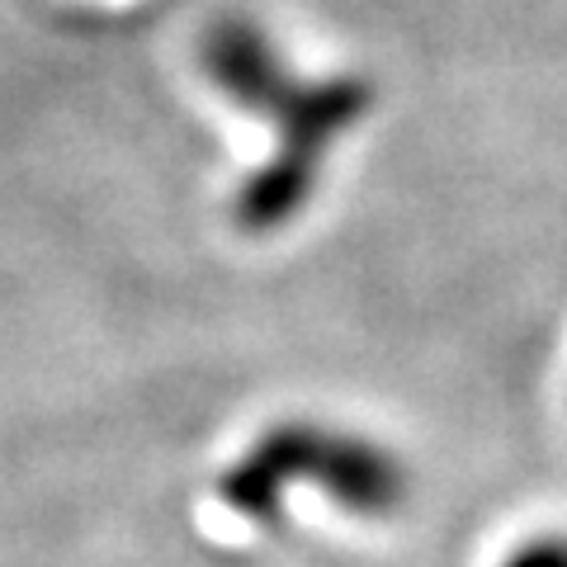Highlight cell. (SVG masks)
I'll use <instances>...</instances> for the list:
<instances>
[{
  "mask_svg": "<svg viewBox=\"0 0 567 567\" xmlns=\"http://www.w3.org/2000/svg\"><path fill=\"white\" fill-rule=\"evenodd\" d=\"M204 71L227 100L279 128V152L256 175H246L233 199V218L241 233H279L293 213L308 208L327 147L369 114L374 91L364 76L293 81L289 66L265 43V33L246 20H223L208 29Z\"/></svg>",
  "mask_w": 567,
  "mask_h": 567,
  "instance_id": "obj_1",
  "label": "cell"
},
{
  "mask_svg": "<svg viewBox=\"0 0 567 567\" xmlns=\"http://www.w3.org/2000/svg\"><path fill=\"white\" fill-rule=\"evenodd\" d=\"M293 483H317L350 516H393L406 506L412 477L393 450L322 421H275L218 473V502L241 520L275 525Z\"/></svg>",
  "mask_w": 567,
  "mask_h": 567,
  "instance_id": "obj_2",
  "label": "cell"
},
{
  "mask_svg": "<svg viewBox=\"0 0 567 567\" xmlns=\"http://www.w3.org/2000/svg\"><path fill=\"white\" fill-rule=\"evenodd\" d=\"M502 567H567V535L525 539L502 558Z\"/></svg>",
  "mask_w": 567,
  "mask_h": 567,
  "instance_id": "obj_3",
  "label": "cell"
}]
</instances>
